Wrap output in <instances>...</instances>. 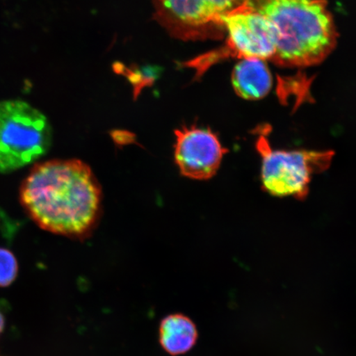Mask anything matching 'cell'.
<instances>
[{
	"instance_id": "cell-8",
	"label": "cell",
	"mask_w": 356,
	"mask_h": 356,
	"mask_svg": "<svg viewBox=\"0 0 356 356\" xmlns=\"http://www.w3.org/2000/svg\"><path fill=\"white\" fill-rule=\"evenodd\" d=\"M232 83L242 99L258 100L268 95L273 77L264 60L242 59L233 71Z\"/></svg>"
},
{
	"instance_id": "cell-7",
	"label": "cell",
	"mask_w": 356,
	"mask_h": 356,
	"mask_svg": "<svg viewBox=\"0 0 356 356\" xmlns=\"http://www.w3.org/2000/svg\"><path fill=\"white\" fill-rule=\"evenodd\" d=\"M160 13L172 26L191 33L224 26L222 17L234 0H158Z\"/></svg>"
},
{
	"instance_id": "cell-1",
	"label": "cell",
	"mask_w": 356,
	"mask_h": 356,
	"mask_svg": "<svg viewBox=\"0 0 356 356\" xmlns=\"http://www.w3.org/2000/svg\"><path fill=\"white\" fill-rule=\"evenodd\" d=\"M22 207L40 228L86 238L99 217L102 191L91 168L77 159L37 164L22 181Z\"/></svg>"
},
{
	"instance_id": "cell-5",
	"label": "cell",
	"mask_w": 356,
	"mask_h": 356,
	"mask_svg": "<svg viewBox=\"0 0 356 356\" xmlns=\"http://www.w3.org/2000/svg\"><path fill=\"white\" fill-rule=\"evenodd\" d=\"M228 33L227 47L215 56H235L240 59H273L275 37L268 20L252 2L245 1L222 17Z\"/></svg>"
},
{
	"instance_id": "cell-9",
	"label": "cell",
	"mask_w": 356,
	"mask_h": 356,
	"mask_svg": "<svg viewBox=\"0 0 356 356\" xmlns=\"http://www.w3.org/2000/svg\"><path fill=\"white\" fill-rule=\"evenodd\" d=\"M197 339V326L188 316L173 314L167 316L160 323V345L169 355L177 356L188 353Z\"/></svg>"
},
{
	"instance_id": "cell-11",
	"label": "cell",
	"mask_w": 356,
	"mask_h": 356,
	"mask_svg": "<svg viewBox=\"0 0 356 356\" xmlns=\"http://www.w3.org/2000/svg\"><path fill=\"white\" fill-rule=\"evenodd\" d=\"M4 326V319L1 314H0V333L3 331Z\"/></svg>"
},
{
	"instance_id": "cell-3",
	"label": "cell",
	"mask_w": 356,
	"mask_h": 356,
	"mask_svg": "<svg viewBox=\"0 0 356 356\" xmlns=\"http://www.w3.org/2000/svg\"><path fill=\"white\" fill-rule=\"evenodd\" d=\"M52 131L44 115L21 100L0 102V173L31 165L50 149Z\"/></svg>"
},
{
	"instance_id": "cell-2",
	"label": "cell",
	"mask_w": 356,
	"mask_h": 356,
	"mask_svg": "<svg viewBox=\"0 0 356 356\" xmlns=\"http://www.w3.org/2000/svg\"><path fill=\"white\" fill-rule=\"evenodd\" d=\"M253 6L274 31L275 63L316 65L335 47V24L324 0H258Z\"/></svg>"
},
{
	"instance_id": "cell-6",
	"label": "cell",
	"mask_w": 356,
	"mask_h": 356,
	"mask_svg": "<svg viewBox=\"0 0 356 356\" xmlns=\"http://www.w3.org/2000/svg\"><path fill=\"white\" fill-rule=\"evenodd\" d=\"M175 161L182 175L207 180L216 175L228 152L210 129L184 127L175 131Z\"/></svg>"
},
{
	"instance_id": "cell-10",
	"label": "cell",
	"mask_w": 356,
	"mask_h": 356,
	"mask_svg": "<svg viewBox=\"0 0 356 356\" xmlns=\"http://www.w3.org/2000/svg\"><path fill=\"white\" fill-rule=\"evenodd\" d=\"M19 265L16 257L8 249L0 248V287H7L15 282Z\"/></svg>"
},
{
	"instance_id": "cell-4",
	"label": "cell",
	"mask_w": 356,
	"mask_h": 356,
	"mask_svg": "<svg viewBox=\"0 0 356 356\" xmlns=\"http://www.w3.org/2000/svg\"><path fill=\"white\" fill-rule=\"evenodd\" d=\"M256 133L264 190L275 197L306 198L312 177L330 167L332 151L275 150L268 140L269 126L258 127Z\"/></svg>"
}]
</instances>
